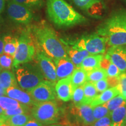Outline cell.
Here are the masks:
<instances>
[{
    "mask_svg": "<svg viewBox=\"0 0 126 126\" xmlns=\"http://www.w3.org/2000/svg\"><path fill=\"white\" fill-rule=\"evenodd\" d=\"M56 84L45 79L28 92L36 102L54 100L57 97Z\"/></svg>",
    "mask_w": 126,
    "mask_h": 126,
    "instance_id": "obj_9",
    "label": "cell"
},
{
    "mask_svg": "<svg viewBox=\"0 0 126 126\" xmlns=\"http://www.w3.org/2000/svg\"><path fill=\"white\" fill-rule=\"evenodd\" d=\"M71 78L74 90L75 88L82 86L87 81V72L80 67L76 68L71 75Z\"/></svg>",
    "mask_w": 126,
    "mask_h": 126,
    "instance_id": "obj_22",
    "label": "cell"
},
{
    "mask_svg": "<svg viewBox=\"0 0 126 126\" xmlns=\"http://www.w3.org/2000/svg\"><path fill=\"white\" fill-rule=\"evenodd\" d=\"M36 48L29 28L23 31L18 39V46L14 57L12 67L16 68L19 65L33 60Z\"/></svg>",
    "mask_w": 126,
    "mask_h": 126,
    "instance_id": "obj_6",
    "label": "cell"
},
{
    "mask_svg": "<svg viewBox=\"0 0 126 126\" xmlns=\"http://www.w3.org/2000/svg\"><path fill=\"white\" fill-rule=\"evenodd\" d=\"M28 8H39L42 6L43 0H12Z\"/></svg>",
    "mask_w": 126,
    "mask_h": 126,
    "instance_id": "obj_32",
    "label": "cell"
},
{
    "mask_svg": "<svg viewBox=\"0 0 126 126\" xmlns=\"http://www.w3.org/2000/svg\"><path fill=\"white\" fill-rule=\"evenodd\" d=\"M57 96L63 102H68L71 100L73 88L72 86L71 76L61 79L56 84Z\"/></svg>",
    "mask_w": 126,
    "mask_h": 126,
    "instance_id": "obj_15",
    "label": "cell"
},
{
    "mask_svg": "<svg viewBox=\"0 0 126 126\" xmlns=\"http://www.w3.org/2000/svg\"><path fill=\"white\" fill-rule=\"evenodd\" d=\"M126 126V113L125 118H124V120L123 124V126Z\"/></svg>",
    "mask_w": 126,
    "mask_h": 126,
    "instance_id": "obj_46",
    "label": "cell"
},
{
    "mask_svg": "<svg viewBox=\"0 0 126 126\" xmlns=\"http://www.w3.org/2000/svg\"><path fill=\"white\" fill-rule=\"evenodd\" d=\"M96 33L105 37L110 47L126 45V11L112 14L99 25Z\"/></svg>",
    "mask_w": 126,
    "mask_h": 126,
    "instance_id": "obj_3",
    "label": "cell"
},
{
    "mask_svg": "<svg viewBox=\"0 0 126 126\" xmlns=\"http://www.w3.org/2000/svg\"><path fill=\"white\" fill-rule=\"evenodd\" d=\"M47 13L50 20L60 28L71 27L88 22L64 0H47Z\"/></svg>",
    "mask_w": 126,
    "mask_h": 126,
    "instance_id": "obj_2",
    "label": "cell"
},
{
    "mask_svg": "<svg viewBox=\"0 0 126 126\" xmlns=\"http://www.w3.org/2000/svg\"><path fill=\"white\" fill-rule=\"evenodd\" d=\"M0 106L4 110L15 109L19 108H29L31 107L20 103L15 99L11 98L8 96H2L0 97Z\"/></svg>",
    "mask_w": 126,
    "mask_h": 126,
    "instance_id": "obj_24",
    "label": "cell"
},
{
    "mask_svg": "<svg viewBox=\"0 0 126 126\" xmlns=\"http://www.w3.org/2000/svg\"><path fill=\"white\" fill-rule=\"evenodd\" d=\"M53 60L56 68L57 81L61 79L71 76L76 68L74 64L69 57H63Z\"/></svg>",
    "mask_w": 126,
    "mask_h": 126,
    "instance_id": "obj_14",
    "label": "cell"
},
{
    "mask_svg": "<svg viewBox=\"0 0 126 126\" xmlns=\"http://www.w3.org/2000/svg\"><path fill=\"white\" fill-rule=\"evenodd\" d=\"M31 107L29 108H19L15 109H9L5 110L4 114L5 117H11V116H14L19 114H22V113H28L31 111Z\"/></svg>",
    "mask_w": 126,
    "mask_h": 126,
    "instance_id": "obj_33",
    "label": "cell"
},
{
    "mask_svg": "<svg viewBox=\"0 0 126 126\" xmlns=\"http://www.w3.org/2000/svg\"><path fill=\"white\" fill-rule=\"evenodd\" d=\"M110 63H111V61H110L108 59H107L106 57H105V56H104L101 62H100V68L105 69V70H106L107 68H108V66L110 65Z\"/></svg>",
    "mask_w": 126,
    "mask_h": 126,
    "instance_id": "obj_40",
    "label": "cell"
},
{
    "mask_svg": "<svg viewBox=\"0 0 126 126\" xmlns=\"http://www.w3.org/2000/svg\"><path fill=\"white\" fill-rule=\"evenodd\" d=\"M94 85L95 86L96 89L97 91V92L102 93L103 91H106L107 89L109 88V85L108 81H107L106 78L103 79L99 80L98 81L93 82Z\"/></svg>",
    "mask_w": 126,
    "mask_h": 126,
    "instance_id": "obj_36",
    "label": "cell"
},
{
    "mask_svg": "<svg viewBox=\"0 0 126 126\" xmlns=\"http://www.w3.org/2000/svg\"><path fill=\"white\" fill-rule=\"evenodd\" d=\"M105 57L117 66L121 72L126 71V45L111 46Z\"/></svg>",
    "mask_w": 126,
    "mask_h": 126,
    "instance_id": "obj_13",
    "label": "cell"
},
{
    "mask_svg": "<svg viewBox=\"0 0 126 126\" xmlns=\"http://www.w3.org/2000/svg\"><path fill=\"white\" fill-rule=\"evenodd\" d=\"M13 60L12 56L3 53L0 56V66L4 70H10L12 68Z\"/></svg>",
    "mask_w": 126,
    "mask_h": 126,
    "instance_id": "obj_31",
    "label": "cell"
},
{
    "mask_svg": "<svg viewBox=\"0 0 126 126\" xmlns=\"http://www.w3.org/2000/svg\"><path fill=\"white\" fill-rule=\"evenodd\" d=\"M120 82L118 85L120 94L126 99V72H122L119 75Z\"/></svg>",
    "mask_w": 126,
    "mask_h": 126,
    "instance_id": "obj_34",
    "label": "cell"
},
{
    "mask_svg": "<svg viewBox=\"0 0 126 126\" xmlns=\"http://www.w3.org/2000/svg\"><path fill=\"white\" fill-rule=\"evenodd\" d=\"M108 77L106 71L102 68L94 69L87 72V81L94 82Z\"/></svg>",
    "mask_w": 126,
    "mask_h": 126,
    "instance_id": "obj_27",
    "label": "cell"
},
{
    "mask_svg": "<svg viewBox=\"0 0 126 126\" xmlns=\"http://www.w3.org/2000/svg\"><path fill=\"white\" fill-rule=\"evenodd\" d=\"M4 53V40L0 38V56Z\"/></svg>",
    "mask_w": 126,
    "mask_h": 126,
    "instance_id": "obj_41",
    "label": "cell"
},
{
    "mask_svg": "<svg viewBox=\"0 0 126 126\" xmlns=\"http://www.w3.org/2000/svg\"><path fill=\"white\" fill-rule=\"evenodd\" d=\"M83 92H84L85 104H90L98 94V92L96 89L93 82L86 81L83 85Z\"/></svg>",
    "mask_w": 126,
    "mask_h": 126,
    "instance_id": "obj_26",
    "label": "cell"
},
{
    "mask_svg": "<svg viewBox=\"0 0 126 126\" xmlns=\"http://www.w3.org/2000/svg\"><path fill=\"white\" fill-rule=\"evenodd\" d=\"M126 113V103L110 113L111 126H122Z\"/></svg>",
    "mask_w": 126,
    "mask_h": 126,
    "instance_id": "obj_21",
    "label": "cell"
},
{
    "mask_svg": "<svg viewBox=\"0 0 126 126\" xmlns=\"http://www.w3.org/2000/svg\"><path fill=\"white\" fill-rule=\"evenodd\" d=\"M32 116L28 113L19 114L7 117L5 122L10 126H24L28 121L32 119Z\"/></svg>",
    "mask_w": 126,
    "mask_h": 126,
    "instance_id": "obj_23",
    "label": "cell"
},
{
    "mask_svg": "<svg viewBox=\"0 0 126 126\" xmlns=\"http://www.w3.org/2000/svg\"><path fill=\"white\" fill-rule=\"evenodd\" d=\"M15 69V77L18 86L26 92H29L45 80L43 74L36 63H25Z\"/></svg>",
    "mask_w": 126,
    "mask_h": 126,
    "instance_id": "obj_5",
    "label": "cell"
},
{
    "mask_svg": "<svg viewBox=\"0 0 126 126\" xmlns=\"http://www.w3.org/2000/svg\"><path fill=\"white\" fill-rule=\"evenodd\" d=\"M0 85L7 90L12 86H18V82L14 72L9 70H3L0 74Z\"/></svg>",
    "mask_w": 126,
    "mask_h": 126,
    "instance_id": "obj_20",
    "label": "cell"
},
{
    "mask_svg": "<svg viewBox=\"0 0 126 126\" xmlns=\"http://www.w3.org/2000/svg\"><path fill=\"white\" fill-rule=\"evenodd\" d=\"M33 60L43 74L45 79L56 83L57 77L56 68L53 60L40 48H36Z\"/></svg>",
    "mask_w": 126,
    "mask_h": 126,
    "instance_id": "obj_8",
    "label": "cell"
},
{
    "mask_svg": "<svg viewBox=\"0 0 126 126\" xmlns=\"http://www.w3.org/2000/svg\"><path fill=\"white\" fill-rule=\"evenodd\" d=\"M3 40L4 53L9 55L14 58L18 46V39L11 36H6L3 38Z\"/></svg>",
    "mask_w": 126,
    "mask_h": 126,
    "instance_id": "obj_25",
    "label": "cell"
},
{
    "mask_svg": "<svg viewBox=\"0 0 126 126\" xmlns=\"http://www.w3.org/2000/svg\"><path fill=\"white\" fill-rule=\"evenodd\" d=\"M24 126H45V125L37 121V120L34 119V118H32L29 121H28Z\"/></svg>",
    "mask_w": 126,
    "mask_h": 126,
    "instance_id": "obj_39",
    "label": "cell"
},
{
    "mask_svg": "<svg viewBox=\"0 0 126 126\" xmlns=\"http://www.w3.org/2000/svg\"><path fill=\"white\" fill-rule=\"evenodd\" d=\"M120 94V92L117 86L112 88H109L107 89L106 91H103V92L97 94L90 103V105L93 108L94 107L98 106L99 105L105 104L106 102L109 101L110 99L113 98L116 96L119 95Z\"/></svg>",
    "mask_w": 126,
    "mask_h": 126,
    "instance_id": "obj_17",
    "label": "cell"
},
{
    "mask_svg": "<svg viewBox=\"0 0 126 126\" xmlns=\"http://www.w3.org/2000/svg\"><path fill=\"white\" fill-rule=\"evenodd\" d=\"M45 126H64L63 124L60 123H57V124H49V125H47Z\"/></svg>",
    "mask_w": 126,
    "mask_h": 126,
    "instance_id": "obj_45",
    "label": "cell"
},
{
    "mask_svg": "<svg viewBox=\"0 0 126 126\" xmlns=\"http://www.w3.org/2000/svg\"><path fill=\"white\" fill-rule=\"evenodd\" d=\"M106 71L108 77H118L122 73L119 68L112 63H110Z\"/></svg>",
    "mask_w": 126,
    "mask_h": 126,
    "instance_id": "obj_35",
    "label": "cell"
},
{
    "mask_svg": "<svg viewBox=\"0 0 126 126\" xmlns=\"http://www.w3.org/2000/svg\"><path fill=\"white\" fill-rule=\"evenodd\" d=\"M31 115L33 118L45 126L59 123L63 111L56 100L37 102L31 107Z\"/></svg>",
    "mask_w": 126,
    "mask_h": 126,
    "instance_id": "obj_4",
    "label": "cell"
},
{
    "mask_svg": "<svg viewBox=\"0 0 126 126\" xmlns=\"http://www.w3.org/2000/svg\"><path fill=\"white\" fill-rule=\"evenodd\" d=\"M126 103V99L124 98L122 95L120 94L119 95L116 96L110 99L109 101L105 103V105H106L107 108H108L110 112H111L113 110L118 108L119 107L121 106Z\"/></svg>",
    "mask_w": 126,
    "mask_h": 126,
    "instance_id": "obj_28",
    "label": "cell"
},
{
    "mask_svg": "<svg viewBox=\"0 0 126 126\" xmlns=\"http://www.w3.org/2000/svg\"><path fill=\"white\" fill-rule=\"evenodd\" d=\"M2 70H0V74H1V71H2Z\"/></svg>",
    "mask_w": 126,
    "mask_h": 126,
    "instance_id": "obj_49",
    "label": "cell"
},
{
    "mask_svg": "<svg viewBox=\"0 0 126 126\" xmlns=\"http://www.w3.org/2000/svg\"><path fill=\"white\" fill-rule=\"evenodd\" d=\"M6 95V90L0 85V97Z\"/></svg>",
    "mask_w": 126,
    "mask_h": 126,
    "instance_id": "obj_44",
    "label": "cell"
},
{
    "mask_svg": "<svg viewBox=\"0 0 126 126\" xmlns=\"http://www.w3.org/2000/svg\"><path fill=\"white\" fill-rule=\"evenodd\" d=\"M69 126V125H66V126Z\"/></svg>",
    "mask_w": 126,
    "mask_h": 126,
    "instance_id": "obj_50",
    "label": "cell"
},
{
    "mask_svg": "<svg viewBox=\"0 0 126 126\" xmlns=\"http://www.w3.org/2000/svg\"><path fill=\"white\" fill-rule=\"evenodd\" d=\"M111 124L110 115L96 120L89 126H110Z\"/></svg>",
    "mask_w": 126,
    "mask_h": 126,
    "instance_id": "obj_37",
    "label": "cell"
},
{
    "mask_svg": "<svg viewBox=\"0 0 126 126\" xmlns=\"http://www.w3.org/2000/svg\"><path fill=\"white\" fill-rule=\"evenodd\" d=\"M110 112L106 105L102 104L93 108V114L95 120L110 115Z\"/></svg>",
    "mask_w": 126,
    "mask_h": 126,
    "instance_id": "obj_30",
    "label": "cell"
},
{
    "mask_svg": "<svg viewBox=\"0 0 126 126\" xmlns=\"http://www.w3.org/2000/svg\"><path fill=\"white\" fill-rule=\"evenodd\" d=\"M78 8L94 18L103 15L106 7L103 0H72Z\"/></svg>",
    "mask_w": 126,
    "mask_h": 126,
    "instance_id": "obj_12",
    "label": "cell"
},
{
    "mask_svg": "<svg viewBox=\"0 0 126 126\" xmlns=\"http://www.w3.org/2000/svg\"><path fill=\"white\" fill-rule=\"evenodd\" d=\"M64 45L65 46V49L68 57L74 64L76 68L79 67L83 59L91 54L85 50L78 49L65 43H64Z\"/></svg>",
    "mask_w": 126,
    "mask_h": 126,
    "instance_id": "obj_18",
    "label": "cell"
},
{
    "mask_svg": "<svg viewBox=\"0 0 126 126\" xmlns=\"http://www.w3.org/2000/svg\"><path fill=\"white\" fill-rule=\"evenodd\" d=\"M65 44L78 49L85 50L91 54H102L106 50L107 41L105 37L96 33L83 35L77 40Z\"/></svg>",
    "mask_w": 126,
    "mask_h": 126,
    "instance_id": "obj_7",
    "label": "cell"
},
{
    "mask_svg": "<svg viewBox=\"0 0 126 126\" xmlns=\"http://www.w3.org/2000/svg\"><path fill=\"white\" fill-rule=\"evenodd\" d=\"M0 117H1V119L2 120L3 122H5V119H6V117H5V114H4V110L3 109L1 108V106H0Z\"/></svg>",
    "mask_w": 126,
    "mask_h": 126,
    "instance_id": "obj_42",
    "label": "cell"
},
{
    "mask_svg": "<svg viewBox=\"0 0 126 126\" xmlns=\"http://www.w3.org/2000/svg\"><path fill=\"white\" fill-rule=\"evenodd\" d=\"M70 114L74 119L77 126H89L95 121L93 114V108L90 104L72 105Z\"/></svg>",
    "mask_w": 126,
    "mask_h": 126,
    "instance_id": "obj_10",
    "label": "cell"
},
{
    "mask_svg": "<svg viewBox=\"0 0 126 126\" xmlns=\"http://www.w3.org/2000/svg\"><path fill=\"white\" fill-rule=\"evenodd\" d=\"M103 57L101 54H90L83 59L79 67L86 72L100 68V62Z\"/></svg>",
    "mask_w": 126,
    "mask_h": 126,
    "instance_id": "obj_19",
    "label": "cell"
},
{
    "mask_svg": "<svg viewBox=\"0 0 126 126\" xmlns=\"http://www.w3.org/2000/svg\"><path fill=\"white\" fill-rule=\"evenodd\" d=\"M7 13L12 20L21 24H29L33 19L32 12L29 8L13 1L8 4Z\"/></svg>",
    "mask_w": 126,
    "mask_h": 126,
    "instance_id": "obj_11",
    "label": "cell"
},
{
    "mask_svg": "<svg viewBox=\"0 0 126 126\" xmlns=\"http://www.w3.org/2000/svg\"><path fill=\"white\" fill-rule=\"evenodd\" d=\"M29 29L36 48L37 47L52 59L68 57L64 43L46 22L34 24Z\"/></svg>",
    "mask_w": 126,
    "mask_h": 126,
    "instance_id": "obj_1",
    "label": "cell"
},
{
    "mask_svg": "<svg viewBox=\"0 0 126 126\" xmlns=\"http://www.w3.org/2000/svg\"></svg>",
    "mask_w": 126,
    "mask_h": 126,
    "instance_id": "obj_51",
    "label": "cell"
},
{
    "mask_svg": "<svg viewBox=\"0 0 126 126\" xmlns=\"http://www.w3.org/2000/svg\"><path fill=\"white\" fill-rule=\"evenodd\" d=\"M71 100L75 105H79L83 104L84 102V92L83 85L75 88L73 90Z\"/></svg>",
    "mask_w": 126,
    "mask_h": 126,
    "instance_id": "obj_29",
    "label": "cell"
},
{
    "mask_svg": "<svg viewBox=\"0 0 126 126\" xmlns=\"http://www.w3.org/2000/svg\"><path fill=\"white\" fill-rule=\"evenodd\" d=\"M0 70H2V68H1V66H0Z\"/></svg>",
    "mask_w": 126,
    "mask_h": 126,
    "instance_id": "obj_48",
    "label": "cell"
},
{
    "mask_svg": "<svg viewBox=\"0 0 126 126\" xmlns=\"http://www.w3.org/2000/svg\"><path fill=\"white\" fill-rule=\"evenodd\" d=\"M109 88H112L117 86L120 82L119 76L118 77H108L106 78Z\"/></svg>",
    "mask_w": 126,
    "mask_h": 126,
    "instance_id": "obj_38",
    "label": "cell"
},
{
    "mask_svg": "<svg viewBox=\"0 0 126 126\" xmlns=\"http://www.w3.org/2000/svg\"><path fill=\"white\" fill-rule=\"evenodd\" d=\"M5 7V0H0V14L4 10Z\"/></svg>",
    "mask_w": 126,
    "mask_h": 126,
    "instance_id": "obj_43",
    "label": "cell"
},
{
    "mask_svg": "<svg viewBox=\"0 0 126 126\" xmlns=\"http://www.w3.org/2000/svg\"><path fill=\"white\" fill-rule=\"evenodd\" d=\"M6 95L31 107L34 106L37 103L33 99L29 93L18 86H12L8 88L6 90Z\"/></svg>",
    "mask_w": 126,
    "mask_h": 126,
    "instance_id": "obj_16",
    "label": "cell"
},
{
    "mask_svg": "<svg viewBox=\"0 0 126 126\" xmlns=\"http://www.w3.org/2000/svg\"><path fill=\"white\" fill-rule=\"evenodd\" d=\"M2 122H3V120H2L1 119V118L0 117V126H1V123H2Z\"/></svg>",
    "mask_w": 126,
    "mask_h": 126,
    "instance_id": "obj_47",
    "label": "cell"
}]
</instances>
